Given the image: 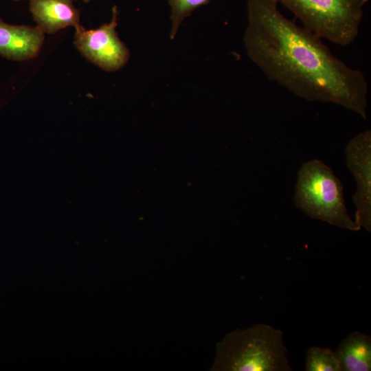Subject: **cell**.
Masks as SVG:
<instances>
[{"label":"cell","mask_w":371,"mask_h":371,"mask_svg":"<svg viewBox=\"0 0 371 371\" xmlns=\"http://www.w3.org/2000/svg\"><path fill=\"white\" fill-rule=\"evenodd\" d=\"M277 0H247L243 41L271 81L308 102L332 103L367 118L364 74L333 55L322 38L278 10Z\"/></svg>","instance_id":"obj_1"},{"label":"cell","mask_w":371,"mask_h":371,"mask_svg":"<svg viewBox=\"0 0 371 371\" xmlns=\"http://www.w3.org/2000/svg\"><path fill=\"white\" fill-rule=\"evenodd\" d=\"M280 329L256 324L227 333L217 344L212 370L291 371Z\"/></svg>","instance_id":"obj_2"},{"label":"cell","mask_w":371,"mask_h":371,"mask_svg":"<svg viewBox=\"0 0 371 371\" xmlns=\"http://www.w3.org/2000/svg\"><path fill=\"white\" fill-rule=\"evenodd\" d=\"M293 202L297 209L313 219L351 231L361 229L347 212L341 181L321 160L313 159L302 164Z\"/></svg>","instance_id":"obj_3"},{"label":"cell","mask_w":371,"mask_h":371,"mask_svg":"<svg viewBox=\"0 0 371 371\" xmlns=\"http://www.w3.org/2000/svg\"><path fill=\"white\" fill-rule=\"evenodd\" d=\"M368 1L277 0L305 29L341 47L350 45L357 38Z\"/></svg>","instance_id":"obj_4"},{"label":"cell","mask_w":371,"mask_h":371,"mask_svg":"<svg viewBox=\"0 0 371 371\" xmlns=\"http://www.w3.org/2000/svg\"><path fill=\"white\" fill-rule=\"evenodd\" d=\"M111 19L98 28H75L74 44L88 61L109 72L122 69L130 58L129 50L116 32L118 9H111Z\"/></svg>","instance_id":"obj_5"},{"label":"cell","mask_w":371,"mask_h":371,"mask_svg":"<svg viewBox=\"0 0 371 371\" xmlns=\"http://www.w3.org/2000/svg\"><path fill=\"white\" fill-rule=\"evenodd\" d=\"M346 166L354 176L357 190L352 201L356 207L355 221L371 232V131L354 136L345 148Z\"/></svg>","instance_id":"obj_6"},{"label":"cell","mask_w":371,"mask_h":371,"mask_svg":"<svg viewBox=\"0 0 371 371\" xmlns=\"http://www.w3.org/2000/svg\"><path fill=\"white\" fill-rule=\"evenodd\" d=\"M45 41V33L38 26L12 25L0 18V56L15 61L37 57Z\"/></svg>","instance_id":"obj_7"},{"label":"cell","mask_w":371,"mask_h":371,"mask_svg":"<svg viewBox=\"0 0 371 371\" xmlns=\"http://www.w3.org/2000/svg\"><path fill=\"white\" fill-rule=\"evenodd\" d=\"M34 21L45 34H53L67 27L80 25V12L74 0H28Z\"/></svg>","instance_id":"obj_8"},{"label":"cell","mask_w":371,"mask_h":371,"mask_svg":"<svg viewBox=\"0 0 371 371\" xmlns=\"http://www.w3.org/2000/svg\"><path fill=\"white\" fill-rule=\"evenodd\" d=\"M335 353L341 371L371 370V338L360 331L348 335Z\"/></svg>","instance_id":"obj_9"},{"label":"cell","mask_w":371,"mask_h":371,"mask_svg":"<svg viewBox=\"0 0 371 371\" xmlns=\"http://www.w3.org/2000/svg\"><path fill=\"white\" fill-rule=\"evenodd\" d=\"M306 371H341L335 351L328 348L312 346L306 352Z\"/></svg>","instance_id":"obj_10"},{"label":"cell","mask_w":371,"mask_h":371,"mask_svg":"<svg viewBox=\"0 0 371 371\" xmlns=\"http://www.w3.org/2000/svg\"><path fill=\"white\" fill-rule=\"evenodd\" d=\"M211 0H168L170 7L171 28L170 38L174 39L182 22L195 10Z\"/></svg>","instance_id":"obj_11"},{"label":"cell","mask_w":371,"mask_h":371,"mask_svg":"<svg viewBox=\"0 0 371 371\" xmlns=\"http://www.w3.org/2000/svg\"><path fill=\"white\" fill-rule=\"evenodd\" d=\"M14 1H23V0H14ZM82 1L85 2V3H89L91 1H93V0H81Z\"/></svg>","instance_id":"obj_12"}]
</instances>
